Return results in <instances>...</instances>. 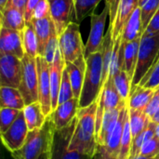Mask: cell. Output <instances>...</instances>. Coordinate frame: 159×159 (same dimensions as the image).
<instances>
[{
  "label": "cell",
  "mask_w": 159,
  "mask_h": 159,
  "mask_svg": "<svg viewBox=\"0 0 159 159\" xmlns=\"http://www.w3.org/2000/svg\"><path fill=\"white\" fill-rule=\"evenodd\" d=\"M104 1H105V3H109V2H110L111 0H104Z\"/></svg>",
  "instance_id": "52"
},
{
  "label": "cell",
  "mask_w": 159,
  "mask_h": 159,
  "mask_svg": "<svg viewBox=\"0 0 159 159\" xmlns=\"http://www.w3.org/2000/svg\"><path fill=\"white\" fill-rule=\"evenodd\" d=\"M110 9V23L109 28L112 31L114 41L121 37L123 28L134 12L139 7V0H111L105 3Z\"/></svg>",
  "instance_id": "7"
},
{
  "label": "cell",
  "mask_w": 159,
  "mask_h": 159,
  "mask_svg": "<svg viewBox=\"0 0 159 159\" xmlns=\"http://www.w3.org/2000/svg\"><path fill=\"white\" fill-rule=\"evenodd\" d=\"M93 159H118V157L112 156L104 146L102 145H98L97 152L94 156Z\"/></svg>",
  "instance_id": "44"
},
{
  "label": "cell",
  "mask_w": 159,
  "mask_h": 159,
  "mask_svg": "<svg viewBox=\"0 0 159 159\" xmlns=\"http://www.w3.org/2000/svg\"><path fill=\"white\" fill-rule=\"evenodd\" d=\"M58 37L60 49L65 62H75L85 57V45L78 22H71Z\"/></svg>",
  "instance_id": "5"
},
{
  "label": "cell",
  "mask_w": 159,
  "mask_h": 159,
  "mask_svg": "<svg viewBox=\"0 0 159 159\" xmlns=\"http://www.w3.org/2000/svg\"><path fill=\"white\" fill-rule=\"evenodd\" d=\"M51 1H53V0H48V2H51Z\"/></svg>",
  "instance_id": "54"
},
{
  "label": "cell",
  "mask_w": 159,
  "mask_h": 159,
  "mask_svg": "<svg viewBox=\"0 0 159 159\" xmlns=\"http://www.w3.org/2000/svg\"><path fill=\"white\" fill-rule=\"evenodd\" d=\"M140 156L151 158H155L159 156V139L157 136L153 137L151 140L144 143L141 150Z\"/></svg>",
  "instance_id": "38"
},
{
  "label": "cell",
  "mask_w": 159,
  "mask_h": 159,
  "mask_svg": "<svg viewBox=\"0 0 159 159\" xmlns=\"http://www.w3.org/2000/svg\"><path fill=\"white\" fill-rule=\"evenodd\" d=\"M25 105L38 102V73L36 58L27 54L21 60V81L19 88Z\"/></svg>",
  "instance_id": "6"
},
{
  "label": "cell",
  "mask_w": 159,
  "mask_h": 159,
  "mask_svg": "<svg viewBox=\"0 0 159 159\" xmlns=\"http://www.w3.org/2000/svg\"><path fill=\"white\" fill-rule=\"evenodd\" d=\"M131 143H132V135H131V129H130V124H129V110L126 116L125 124H124V129L121 139V145H120V152L118 159H129L130 156V150H131Z\"/></svg>",
  "instance_id": "33"
},
{
  "label": "cell",
  "mask_w": 159,
  "mask_h": 159,
  "mask_svg": "<svg viewBox=\"0 0 159 159\" xmlns=\"http://www.w3.org/2000/svg\"><path fill=\"white\" fill-rule=\"evenodd\" d=\"M114 83L117 92L119 93L121 99L123 101H127L129 98L131 86H132V78L129 75V74L122 70L120 71L114 78Z\"/></svg>",
  "instance_id": "31"
},
{
  "label": "cell",
  "mask_w": 159,
  "mask_h": 159,
  "mask_svg": "<svg viewBox=\"0 0 159 159\" xmlns=\"http://www.w3.org/2000/svg\"><path fill=\"white\" fill-rule=\"evenodd\" d=\"M159 8V0H146L141 7L143 27L145 31Z\"/></svg>",
  "instance_id": "34"
},
{
  "label": "cell",
  "mask_w": 159,
  "mask_h": 159,
  "mask_svg": "<svg viewBox=\"0 0 159 159\" xmlns=\"http://www.w3.org/2000/svg\"><path fill=\"white\" fill-rule=\"evenodd\" d=\"M29 129L24 118L23 112L20 111L19 116L10 126V128L4 133H1V140L4 146L10 153L20 150L27 138Z\"/></svg>",
  "instance_id": "12"
},
{
  "label": "cell",
  "mask_w": 159,
  "mask_h": 159,
  "mask_svg": "<svg viewBox=\"0 0 159 159\" xmlns=\"http://www.w3.org/2000/svg\"><path fill=\"white\" fill-rule=\"evenodd\" d=\"M73 98H75V97H74L69 75H68L67 70L64 68L63 74H62L61 84V89H60V92H59V97H58V105L61 104L65 102H68Z\"/></svg>",
  "instance_id": "36"
},
{
  "label": "cell",
  "mask_w": 159,
  "mask_h": 159,
  "mask_svg": "<svg viewBox=\"0 0 159 159\" xmlns=\"http://www.w3.org/2000/svg\"><path fill=\"white\" fill-rule=\"evenodd\" d=\"M65 68V61L60 49L57 48L53 62L49 64V76H50V94H51V107L54 111L58 106V97L61 89L63 70Z\"/></svg>",
  "instance_id": "17"
},
{
  "label": "cell",
  "mask_w": 159,
  "mask_h": 159,
  "mask_svg": "<svg viewBox=\"0 0 159 159\" xmlns=\"http://www.w3.org/2000/svg\"><path fill=\"white\" fill-rule=\"evenodd\" d=\"M159 60V34L143 33L138 54V61L132 78V86H138L149 70Z\"/></svg>",
  "instance_id": "4"
},
{
  "label": "cell",
  "mask_w": 159,
  "mask_h": 159,
  "mask_svg": "<svg viewBox=\"0 0 159 159\" xmlns=\"http://www.w3.org/2000/svg\"><path fill=\"white\" fill-rule=\"evenodd\" d=\"M109 7L105 5L100 14L93 13L90 16V32L85 45V58L89 55L102 51L105 37V23L109 16Z\"/></svg>",
  "instance_id": "9"
},
{
  "label": "cell",
  "mask_w": 159,
  "mask_h": 159,
  "mask_svg": "<svg viewBox=\"0 0 159 159\" xmlns=\"http://www.w3.org/2000/svg\"><path fill=\"white\" fill-rule=\"evenodd\" d=\"M1 26L21 32L26 26V20L24 13L18 8L6 5L3 9H1Z\"/></svg>",
  "instance_id": "22"
},
{
  "label": "cell",
  "mask_w": 159,
  "mask_h": 159,
  "mask_svg": "<svg viewBox=\"0 0 159 159\" xmlns=\"http://www.w3.org/2000/svg\"><path fill=\"white\" fill-rule=\"evenodd\" d=\"M142 87L156 89L159 87V60L149 70L146 75L139 84Z\"/></svg>",
  "instance_id": "37"
},
{
  "label": "cell",
  "mask_w": 159,
  "mask_h": 159,
  "mask_svg": "<svg viewBox=\"0 0 159 159\" xmlns=\"http://www.w3.org/2000/svg\"><path fill=\"white\" fill-rule=\"evenodd\" d=\"M55 126L50 117L47 116L46 122L39 129L28 132L23 146L11 153L14 159H39L44 154L50 153L53 143Z\"/></svg>",
  "instance_id": "2"
},
{
  "label": "cell",
  "mask_w": 159,
  "mask_h": 159,
  "mask_svg": "<svg viewBox=\"0 0 159 159\" xmlns=\"http://www.w3.org/2000/svg\"><path fill=\"white\" fill-rule=\"evenodd\" d=\"M144 32L148 34H159V8Z\"/></svg>",
  "instance_id": "43"
},
{
  "label": "cell",
  "mask_w": 159,
  "mask_h": 159,
  "mask_svg": "<svg viewBox=\"0 0 159 159\" xmlns=\"http://www.w3.org/2000/svg\"><path fill=\"white\" fill-rule=\"evenodd\" d=\"M12 55L20 60L25 55L20 32L0 27V55Z\"/></svg>",
  "instance_id": "15"
},
{
  "label": "cell",
  "mask_w": 159,
  "mask_h": 159,
  "mask_svg": "<svg viewBox=\"0 0 159 159\" xmlns=\"http://www.w3.org/2000/svg\"><path fill=\"white\" fill-rule=\"evenodd\" d=\"M128 103V102H123L119 106H117L115 109L109 110L104 114L102 122V127H101V130L99 132L98 138H97V143L98 145H102L104 146L111 135V133L113 132L114 129L116 126L120 112L122 110V108Z\"/></svg>",
  "instance_id": "21"
},
{
  "label": "cell",
  "mask_w": 159,
  "mask_h": 159,
  "mask_svg": "<svg viewBox=\"0 0 159 159\" xmlns=\"http://www.w3.org/2000/svg\"><path fill=\"white\" fill-rule=\"evenodd\" d=\"M58 47H59V37L54 36L48 41V43L45 48V52H44V56H43L46 59V61L48 62V64H51L53 62Z\"/></svg>",
  "instance_id": "39"
},
{
  "label": "cell",
  "mask_w": 159,
  "mask_h": 159,
  "mask_svg": "<svg viewBox=\"0 0 159 159\" xmlns=\"http://www.w3.org/2000/svg\"><path fill=\"white\" fill-rule=\"evenodd\" d=\"M51 153V152H50ZM50 153H47V154H44L39 159H50Z\"/></svg>",
  "instance_id": "48"
},
{
  "label": "cell",
  "mask_w": 159,
  "mask_h": 159,
  "mask_svg": "<svg viewBox=\"0 0 159 159\" xmlns=\"http://www.w3.org/2000/svg\"><path fill=\"white\" fill-rule=\"evenodd\" d=\"M130 159H154L151 158V157H143V156H138L134 158H130Z\"/></svg>",
  "instance_id": "49"
},
{
  "label": "cell",
  "mask_w": 159,
  "mask_h": 159,
  "mask_svg": "<svg viewBox=\"0 0 159 159\" xmlns=\"http://www.w3.org/2000/svg\"><path fill=\"white\" fill-rule=\"evenodd\" d=\"M21 81V60L12 55H0V85L19 89Z\"/></svg>",
  "instance_id": "13"
},
{
  "label": "cell",
  "mask_w": 159,
  "mask_h": 159,
  "mask_svg": "<svg viewBox=\"0 0 159 159\" xmlns=\"http://www.w3.org/2000/svg\"><path fill=\"white\" fill-rule=\"evenodd\" d=\"M20 111L11 108H1L0 110V133L6 132L19 116Z\"/></svg>",
  "instance_id": "35"
},
{
  "label": "cell",
  "mask_w": 159,
  "mask_h": 159,
  "mask_svg": "<svg viewBox=\"0 0 159 159\" xmlns=\"http://www.w3.org/2000/svg\"><path fill=\"white\" fill-rule=\"evenodd\" d=\"M50 16L54 21L57 34L60 36L75 17V0H53L49 2Z\"/></svg>",
  "instance_id": "14"
},
{
  "label": "cell",
  "mask_w": 159,
  "mask_h": 159,
  "mask_svg": "<svg viewBox=\"0 0 159 159\" xmlns=\"http://www.w3.org/2000/svg\"><path fill=\"white\" fill-rule=\"evenodd\" d=\"M141 39L142 37L124 45V63H123L122 70L126 71L131 78H133L137 61H138V54H139Z\"/></svg>",
  "instance_id": "27"
},
{
  "label": "cell",
  "mask_w": 159,
  "mask_h": 159,
  "mask_svg": "<svg viewBox=\"0 0 159 159\" xmlns=\"http://www.w3.org/2000/svg\"><path fill=\"white\" fill-rule=\"evenodd\" d=\"M144 33L141 16V7H137L131 14L128 21L126 22L122 34H121V44L126 45L133 40L141 38Z\"/></svg>",
  "instance_id": "20"
},
{
  "label": "cell",
  "mask_w": 159,
  "mask_h": 159,
  "mask_svg": "<svg viewBox=\"0 0 159 159\" xmlns=\"http://www.w3.org/2000/svg\"><path fill=\"white\" fill-rule=\"evenodd\" d=\"M22 112L29 131L41 129L46 122L47 116L44 115L42 106L39 102L25 105Z\"/></svg>",
  "instance_id": "25"
},
{
  "label": "cell",
  "mask_w": 159,
  "mask_h": 159,
  "mask_svg": "<svg viewBox=\"0 0 159 159\" xmlns=\"http://www.w3.org/2000/svg\"><path fill=\"white\" fill-rule=\"evenodd\" d=\"M76 122L77 116L68 127L60 130L55 129L50 159H93L77 151L69 150V145L75 129Z\"/></svg>",
  "instance_id": "8"
},
{
  "label": "cell",
  "mask_w": 159,
  "mask_h": 159,
  "mask_svg": "<svg viewBox=\"0 0 159 159\" xmlns=\"http://www.w3.org/2000/svg\"><path fill=\"white\" fill-rule=\"evenodd\" d=\"M78 109L79 99L76 98H73L68 102L59 104L57 108L49 115L54 123L55 129L60 130L68 127L76 117Z\"/></svg>",
  "instance_id": "16"
},
{
  "label": "cell",
  "mask_w": 159,
  "mask_h": 159,
  "mask_svg": "<svg viewBox=\"0 0 159 159\" xmlns=\"http://www.w3.org/2000/svg\"><path fill=\"white\" fill-rule=\"evenodd\" d=\"M36 65L38 73V102L42 106L44 115L46 116H48L52 112L49 64L44 57L37 56Z\"/></svg>",
  "instance_id": "11"
},
{
  "label": "cell",
  "mask_w": 159,
  "mask_h": 159,
  "mask_svg": "<svg viewBox=\"0 0 159 159\" xmlns=\"http://www.w3.org/2000/svg\"><path fill=\"white\" fill-rule=\"evenodd\" d=\"M97 107L98 102H95L88 107L78 109L75 129L69 145V150L77 151L92 158L98 149L96 136Z\"/></svg>",
  "instance_id": "1"
},
{
  "label": "cell",
  "mask_w": 159,
  "mask_h": 159,
  "mask_svg": "<svg viewBox=\"0 0 159 159\" xmlns=\"http://www.w3.org/2000/svg\"><path fill=\"white\" fill-rule=\"evenodd\" d=\"M86 73L84 84L79 98V108L88 107L98 101L103 80V60L102 52H97L86 58Z\"/></svg>",
  "instance_id": "3"
},
{
  "label": "cell",
  "mask_w": 159,
  "mask_h": 159,
  "mask_svg": "<svg viewBox=\"0 0 159 159\" xmlns=\"http://www.w3.org/2000/svg\"><path fill=\"white\" fill-rule=\"evenodd\" d=\"M156 136L159 139V124L157 125V128H156Z\"/></svg>",
  "instance_id": "50"
},
{
  "label": "cell",
  "mask_w": 159,
  "mask_h": 159,
  "mask_svg": "<svg viewBox=\"0 0 159 159\" xmlns=\"http://www.w3.org/2000/svg\"><path fill=\"white\" fill-rule=\"evenodd\" d=\"M155 93V89H147L140 85L131 87L130 95L128 100V106L129 109L144 111Z\"/></svg>",
  "instance_id": "24"
},
{
  "label": "cell",
  "mask_w": 159,
  "mask_h": 159,
  "mask_svg": "<svg viewBox=\"0 0 159 159\" xmlns=\"http://www.w3.org/2000/svg\"><path fill=\"white\" fill-rule=\"evenodd\" d=\"M154 159H159V156H157V157H155V158H154Z\"/></svg>",
  "instance_id": "53"
},
{
  "label": "cell",
  "mask_w": 159,
  "mask_h": 159,
  "mask_svg": "<svg viewBox=\"0 0 159 159\" xmlns=\"http://www.w3.org/2000/svg\"><path fill=\"white\" fill-rule=\"evenodd\" d=\"M0 105L1 108H11L22 111L25 107V102L19 89L10 87H1Z\"/></svg>",
  "instance_id": "26"
},
{
  "label": "cell",
  "mask_w": 159,
  "mask_h": 159,
  "mask_svg": "<svg viewBox=\"0 0 159 159\" xmlns=\"http://www.w3.org/2000/svg\"><path fill=\"white\" fill-rule=\"evenodd\" d=\"M129 124L131 129L132 140L135 139L151 122V118L144 113V111H138L129 109Z\"/></svg>",
  "instance_id": "30"
},
{
  "label": "cell",
  "mask_w": 159,
  "mask_h": 159,
  "mask_svg": "<svg viewBox=\"0 0 159 159\" xmlns=\"http://www.w3.org/2000/svg\"><path fill=\"white\" fill-rule=\"evenodd\" d=\"M145 1H146V0H139V7H141L143 5V3H144Z\"/></svg>",
  "instance_id": "51"
},
{
  "label": "cell",
  "mask_w": 159,
  "mask_h": 159,
  "mask_svg": "<svg viewBox=\"0 0 159 159\" xmlns=\"http://www.w3.org/2000/svg\"><path fill=\"white\" fill-rule=\"evenodd\" d=\"M40 0H28L25 6V10H24V17L26 20V23H29L33 20V15L34 11L38 5Z\"/></svg>",
  "instance_id": "42"
},
{
  "label": "cell",
  "mask_w": 159,
  "mask_h": 159,
  "mask_svg": "<svg viewBox=\"0 0 159 159\" xmlns=\"http://www.w3.org/2000/svg\"><path fill=\"white\" fill-rule=\"evenodd\" d=\"M7 1H8V0H0V8H1V9H3V8L5 7V6L7 5Z\"/></svg>",
  "instance_id": "47"
},
{
  "label": "cell",
  "mask_w": 159,
  "mask_h": 159,
  "mask_svg": "<svg viewBox=\"0 0 159 159\" xmlns=\"http://www.w3.org/2000/svg\"><path fill=\"white\" fill-rule=\"evenodd\" d=\"M49 15H50V5L48 0H40V2L38 3V5L36 6L34 11L33 20L42 19Z\"/></svg>",
  "instance_id": "40"
},
{
  "label": "cell",
  "mask_w": 159,
  "mask_h": 159,
  "mask_svg": "<svg viewBox=\"0 0 159 159\" xmlns=\"http://www.w3.org/2000/svg\"><path fill=\"white\" fill-rule=\"evenodd\" d=\"M97 102L98 107L96 113V136L98 138L104 114L109 110L116 108L123 102H125L121 99L119 93L117 92L114 83V79L112 77H109L104 83Z\"/></svg>",
  "instance_id": "10"
},
{
  "label": "cell",
  "mask_w": 159,
  "mask_h": 159,
  "mask_svg": "<svg viewBox=\"0 0 159 159\" xmlns=\"http://www.w3.org/2000/svg\"><path fill=\"white\" fill-rule=\"evenodd\" d=\"M86 66L87 64L85 57L77 60L75 62H65V69L67 70L69 75L74 97L76 99H79L81 95L86 73Z\"/></svg>",
  "instance_id": "19"
},
{
  "label": "cell",
  "mask_w": 159,
  "mask_h": 159,
  "mask_svg": "<svg viewBox=\"0 0 159 159\" xmlns=\"http://www.w3.org/2000/svg\"><path fill=\"white\" fill-rule=\"evenodd\" d=\"M101 1L102 0H75L76 21L79 23L87 17L91 16Z\"/></svg>",
  "instance_id": "32"
},
{
  "label": "cell",
  "mask_w": 159,
  "mask_h": 159,
  "mask_svg": "<svg viewBox=\"0 0 159 159\" xmlns=\"http://www.w3.org/2000/svg\"><path fill=\"white\" fill-rule=\"evenodd\" d=\"M31 23L33 24V26L34 28V31H35V34L37 36V40H38V56L43 57L45 48H46L48 41L52 37L58 36L54 21H53L51 16L49 15V16L42 18V19L33 20L31 21Z\"/></svg>",
  "instance_id": "18"
},
{
  "label": "cell",
  "mask_w": 159,
  "mask_h": 159,
  "mask_svg": "<svg viewBox=\"0 0 159 159\" xmlns=\"http://www.w3.org/2000/svg\"><path fill=\"white\" fill-rule=\"evenodd\" d=\"M159 108V87L157 89H155V93L154 96L152 98V100L150 101L149 104L147 105V107L144 110V113L151 118L155 113L157 111V109Z\"/></svg>",
  "instance_id": "41"
},
{
  "label": "cell",
  "mask_w": 159,
  "mask_h": 159,
  "mask_svg": "<svg viewBox=\"0 0 159 159\" xmlns=\"http://www.w3.org/2000/svg\"><path fill=\"white\" fill-rule=\"evenodd\" d=\"M25 54L36 58L38 56V40L34 28L31 22L26 23L25 28L20 32Z\"/></svg>",
  "instance_id": "28"
},
{
  "label": "cell",
  "mask_w": 159,
  "mask_h": 159,
  "mask_svg": "<svg viewBox=\"0 0 159 159\" xmlns=\"http://www.w3.org/2000/svg\"><path fill=\"white\" fill-rule=\"evenodd\" d=\"M129 113V106L128 103L122 108L116 126L114 129L113 132L111 133L106 144L104 147L106 150L114 157H118L119 152H120V145H121V139H122V134H123V129H124V124L126 120V116Z\"/></svg>",
  "instance_id": "23"
},
{
  "label": "cell",
  "mask_w": 159,
  "mask_h": 159,
  "mask_svg": "<svg viewBox=\"0 0 159 159\" xmlns=\"http://www.w3.org/2000/svg\"><path fill=\"white\" fill-rule=\"evenodd\" d=\"M156 128H157V124H155L151 121L149 123V125L135 139L132 140L130 156H129V159L134 158V157L140 156L141 150H142L143 146L144 145V143L156 136Z\"/></svg>",
  "instance_id": "29"
},
{
  "label": "cell",
  "mask_w": 159,
  "mask_h": 159,
  "mask_svg": "<svg viewBox=\"0 0 159 159\" xmlns=\"http://www.w3.org/2000/svg\"><path fill=\"white\" fill-rule=\"evenodd\" d=\"M28 0H8L7 5L12 6L16 8H18L19 10H20L21 12L24 13L25 10V6Z\"/></svg>",
  "instance_id": "45"
},
{
  "label": "cell",
  "mask_w": 159,
  "mask_h": 159,
  "mask_svg": "<svg viewBox=\"0 0 159 159\" xmlns=\"http://www.w3.org/2000/svg\"><path fill=\"white\" fill-rule=\"evenodd\" d=\"M151 121H152L153 123L157 124V125H158L159 124V108L157 109V111L155 113V115L151 117Z\"/></svg>",
  "instance_id": "46"
}]
</instances>
